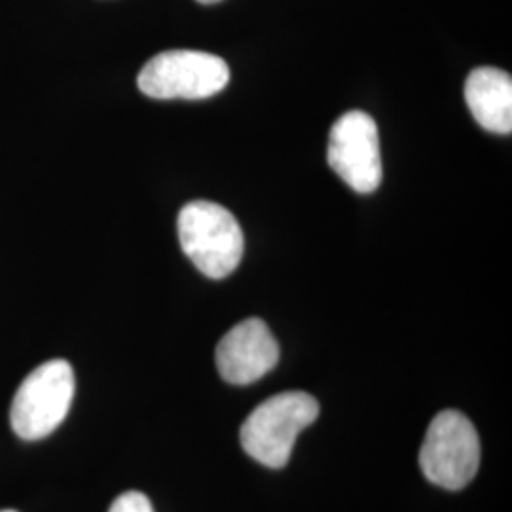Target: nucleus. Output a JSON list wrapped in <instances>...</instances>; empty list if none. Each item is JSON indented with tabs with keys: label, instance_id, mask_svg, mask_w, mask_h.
<instances>
[{
	"label": "nucleus",
	"instance_id": "1",
	"mask_svg": "<svg viewBox=\"0 0 512 512\" xmlns=\"http://www.w3.org/2000/svg\"><path fill=\"white\" fill-rule=\"evenodd\" d=\"M319 416V403L304 391H285L258 404L241 425L247 456L281 469L293 454L296 437Z\"/></svg>",
	"mask_w": 512,
	"mask_h": 512
},
{
	"label": "nucleus",
	"instance_id": "2",
	"mask_svg": "<svg viewBox=\"0 0 512 512\" xmlns=\"http://www.w3.org/2000/svg\"><path fill=\"white\" fill-rule=\"evenodd\" d=\"M179 241L184 255L211 279H224L241 262L245 239L236 217L219 203L190 202L179 213Z\"/></svg>",
	"mask_w": 512,
	"mask_h": 512
},
{
	"label": "nucleus",
	"instance_id": "3",
	"mask_svg": "<svg viewBox=\"0 0 512 512\" xmlns=\"http://www.w3.org/2000/svg\"><path fill=\"white\" fill-rule=\"evenodd\" d=\"M230 82V69L219 55L198 50H167L141 69L137 86L152 99H207Z\"/></svg>",
	"mask_w": 512,
	"mask_h": 512
},
{
	"label": "nucleus",
	"instance_id": "4",
	"mask_svg": "<svg viewBox=\"0 0 512 512\" xmlns=\"http://www.w3.org/2000/svg\"><path fill=\"white\" fill-rule=\"evenodd\" d=\"M74 397L73 366L54 359L35 368L18 387L10 421L23 440H40L52 435L67 418Z\"/></svg>",
	"mask_w": 512,
	"mask_h": 512
},
{
	"label": "nucleus",
	"instance_id": "5",
	"mask_svg": "<svg viewBox=\"0 0 512 512\" xmlns=\"http://www.w3.org/2000/svg\"><path fill=\"white\" fill-rule=\"evenodd\" d=\"M480 465L475 425L458 410H444L431 421L421 444L420 467L425 478L446 490H461Z\"/></svg>",
	"mask_w": 512,
	"mask_h": 512
},
{
	"label": "nucleus",
	"instance_id": "6",
	"mask_svg": "<svg viewBox=\"0 0 512 512\" xmlns=\"http://www.w3.org/2000/svg\"><path fill=\"white\" fill-rule=\"evenodd\" d=\"M327 160L332 171L359 194L382 183V152L378 126L363 110H349L330 129Z\"/></svg>",
	"mask_w": 512,
	"mask_h": 512
},
{
	"label": "nucleus",
	"instance_id": "7",
	"mask_svg": "<svg viewBox=\"0 0 512 512\" xmlns=\"http://www.w3.org/2000/svg\"><path fill=\"white\" fill-rule=\"evenodd\" d=\"M279 361V346L262 319H245L228 330L215 351V363L228 384L249 385Z\"/></svg>",
	"mask_w": 512,
	"mask_h": 512
},
{
	"label": "nucleus",
	"instance_id": "8",
	"mask_svg": "<svg viewBox=\"0 0 512 512\" xmlns=\"http://www.w3.org/2000/svg\"><path fill=\"white\" fill-rule=\"evenodd\" d=\"M465 101L473 118L486 131L511 135V74L495 67H478L465 82Z\"/></svg>",
	"mask_w": 512,
	"mask_h": 512
},
{
	"label": "nucleus",
	"instance_id": "9",
	"mask_svg": "<svg viewBox=\"0 0 512 512\" xmlns=\"http://www.w3.org/2000/svg\"><path fill=\"white\" fill-rule=\"evenodd\" d=\"M109 512H154L148 497L141 492H126L118 495L110 505Z\"/></svg>",
	"mask_w": 512,
	"mask_h": 512
},
{
	"label": "nucleus",
	"instance_id": "10",
	"mask_svg": "<svg viewBox=\"0 0 512 512\" xmlns=\"http://www.w3.org/2000/svg\"><path fill=\"white\" fill-rule=\"evenodd\" d=\"M198 2H202V4H217L220 0H198Z\"/></svg>",
	"mask_w": 512,
	"mask_h": 512
},
{
	"label": "nucleus",
	"instance_id": "11",
	"mask_svg": "<svg viewBox=\"0 0 512 512\" xmlns=\"http://www.w3.org/2000/svg\"><path fill=\"white\" fill-rule=\"evenodd\" d=\"M0 512H16V511H0Z\"/></svg>",
	"mask_w": 512,
	"mask_h": 512
}]
</instances>
